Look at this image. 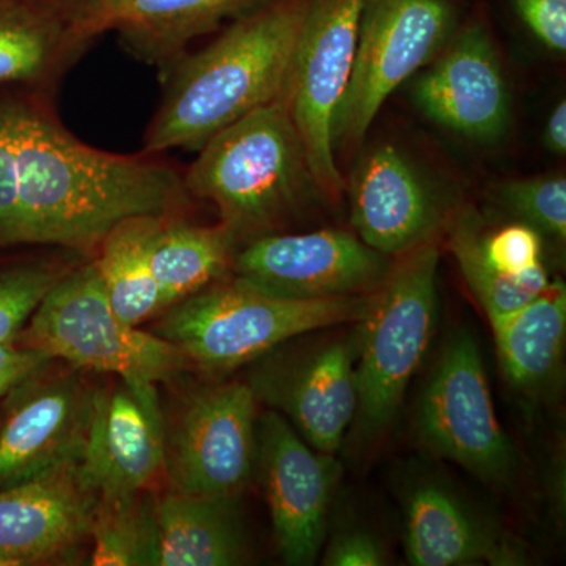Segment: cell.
<instances>
[{"label": "cell", "mask_w": 566, "mask_h": 566, "mask_svg": "<svg viewBox=\"0 0 566 566\" xmlns=\"http://www.w3.org/2000/svg\"><path fill=\"white\" fill-rule=\"evenodd\" d=\"M20 244L92 249L125 219L180 200L174 170L81 144L39 112L14 106Z\"/></svg>", "instance_id": "1"}, {"label": "cell", "mask_w": 566, "mask_h": 566, "mask_svg": "<svg viewBox=\"0 0 566 566\" xmlns=\"http://www.w3.org/2000/svg\"><path fill=\"white\" fill-rule=\"evenodd\" d=\"M308 6L311 0H268L210 46L178 59L164 73L167 88L145 150H200L223 128L283 95Z\"/></svg>", "instance_id": "2"}, {"label": "cell", "mask_w": 566, "mask_h": 566, "mask_svg": "<svg viewBox=\"0 0 566 566\" xmlns=\"http://www.w3.org/2000/svg\"><path fill=\"white\" fill-rule=\"evenodd\" d=\"M185 189L211 200L237 241L270 234L303 210L319 191L286 91L212 136L188 170Z\"/></svg>", "instance_id": "3"}, {"label": "cell", "mask_w": 566, "mask_h": 566, "mask_svg": "<svg viewBox=\"0 0 566 566\" xmlns=\"http://www.w3.org/2000/svg\"><path fill=\"white\" fill-rule=\"evenodd\" d=\"M367 296L285 300L233 279L167 307L155 334L208 374H227L300 335L359 322Z\"/></svg>", "instance_id": "4"}, {"label": "cell", "mask_w": 566, "mask_h": 566, "mask_svg": "<svg viewBox=\"0 0 566 566\" xmlns=\"http://www.w3.org/2000/svg\"><path fill=\"white\" fill-rule=\"evenodd\" d=\"M438 264L434 238L397 256L385 281L368 293L356 356L357 444H370L385 433L422 364L438 315Z\"/></svg>", "instance_id": "5"}, {"label": "cell", "mask_w": 566, "mask_h": 566, "mask_svg": "<svg viewBox=\"0 0 566 566\" xmlns=\"http://www.w3.org/2000/svg\"><path fill=\"white\" fill-rule=\"evenodd\" d=\"M24 344L77 370L112 374L133 382L170 381L189 365L166 338L123 322L111 307L96 263L63 274L24 331Z\"/></svg>", "instance_id": "6"}, {"label": "cell", "mask_w": 566, "mask_h": 566, "mask_svg": "<svg viewBox=\"0 0 566 566\" xmlns=\"http://www.w3.org/2000/svg\"><path fill=\"white\" fill-rule=\"evenodd\" d=\"M450 0H364L352 80L334 123L335 147H357L387 98L446 46Z\"/></svg>", "instance_id": "7"}, {"label": "cell", "mask_w": 566, "mask_h": 566, "mask_svg": "<svg viewBox=\"0 0 566 566\" xmlns=\"http://www.w3.org/2000/svg\"><path fill=\"white\" fill-rule=\"evenodd\" d=\"M424 449L494 486L516 475V453L495 416L475 338L458 331L447 342L428 379L416 416Z\"/></svg>", "instance_id": "8"}, {"label": "cell", "mask_w": 566, "mask_h": 566, "mask_svg": "<svg viewBox=\"0 0 566 566\" xmlns=\"http://www.w3.org/2000/svg\"><path fill=\"white\" fill-rule=\"evenodd\" d=\"M364 0H311L297 36L286 99L316 188L345 191L335 163L334 123L352 80Z\"/></svg>", "instance_id": "9"}, {"label": "cell", "mask_w": 566, "mask_h": 566, "mask_svg": "<svg viewBox=\"0 0 566 566\" xmlns=\"http://www.w3.org/2000/svg\"><path fill=\"white\" fill-rule=\"evenodd\" d=\"M256 398L248 382L205 387L166 430L164 471L174 490L203 497H238L256 458Z\"/></svg>", "instance_id": "10"}, {"label": "cell", "mask_w": 566, "mask_h": 566, "mask_svg": "<svg viewBox=\"0 0 566 566\" xmlns=\"http://www.w3.org/2000/svg\"><path fill=\"white\" fill-rule=\"evenodd\" d=\"M234 279L252 289L314 301L360 296L385 281L392 262L344 230L263 234L233 256Z\"/></svg>", "instance_id": "11"}, {"label": "cell", "mask_w": 566, "mask_h": 566, "mask_svg": "<svg viewBox=\"0 0 566 566\" xmlns=\"http://www.w3.org/2000/svg\"><path fill=\"white\" fill-rule=\"evenodd\" d=\"M275 542L286 565L318 560L340 464L307 444L274 409L256 420V458Z\"/></svg>", "instance_id": "12"}, {"label": "cell", "mask_w": 566, "mask_h": 566, "mask_svg": "<svg viewBox=\"0 0 566 566\" xmlns=\"http://www.w3.org/2000/svg\"><path fill=\"white\" fill-rule=\"evenodd\" d=\"M357 344L329 342L303 353H268L248 385L308 446L334 453L357 409Z\"/></svg>", "instance_id": "13"}, {"label": "cell", "mask_w": 566, "mask_h": 566, "mask_svg": "<svg viewBox=\"0 0 566 566\" xmlns=\"http://www.w3.org/2000/svg\"><path fill=\"white\" fill-rule=\"evenodd\" d=\"M166 430L156 385L118 378L93 390L81 482L98 497L147 490L164 469Z\"/></svg>", "instance_id": "14"}, {"label": "cell", "mask_w": 566, "mask_h": 566, "mask_svg": "<svg viewBox=\"0 0 566 566\" xmlns=\"http://www.w3.org/2000/svg\"><path fill=\"white\" fill-rule=\"evenodd\" d=\"M70 51L115 32L137 61L166 73L192 40L268 0H54Z\"/></svg>", "instance_id": "15"}, {"label": "cell", "mask_w": 566, "mask_h": 566, "mask_svg": "<svg viewBox=\"0 0 566 566\" xmlns=\"http://www.w3.org/2000/svg\"><path fill=\"white\" fill-rule=\"evenodd\" d=\"M441 57L415 87L417 106L461 136L497 142L509 132L512 98L497 51L482 21L450 36Z\"/></svg>", "instance_id": "16"}, {"label": "cell", "mask_w": 566, "mask_h": 566, "mask_svg": "<svg viewBox=\"0 0 566 566\" xmlns=\"http://www.w3.org/2000/svg\"><path fill=\"white\" fill-rule=\"evenodd\" d=\"M39 376L21 386L0 427V490L81 460L93 389L76 374Z\"/></svg>", "instance_id": "17"}, {"label": "cell", "mask_w": 566, "mask_h": 566, "mask_svg": "<svg viewBox=\"0 0 566 566\" xmlns=\"http://www.w3.org/2000/svg\"><path fill=\"white\" fill-rule=\"evenodd\" d=\"M349 199L357 237L387 256L434 240L446 222L434 193L394 145H378L363 156L349 181Z\"/></svg>", "instance_id": "18"}, {"label": "cell", "mask_w": 566, "mask_h": 566, "mask_svg": "<svg viewBox=\"0 0 566 566\" xmlns=\"http://www.w3.org/2000/svg\"><path fill=\"white\" fill-rule=\"evenodd\" d=\"M98 495L76 464L0 490V565L40 564L66 556L91 536Z\"/></svg>", "instance_id": "19"}, {"label": "cell", "mask_w": 566, "mask_h": 566, "mask_svg": "<svg viewBox=\"0 0 566 566\" xmlns=\"http://www.w3.org/2000/svg\"><path fill=\"white\" fill-rule=\"evenodd\" d=\"M405 553L416 566L523 564L509 536L436 479L417 480L406 493Z\"/></svg>", "instance_id": "20"}, {"label": "cell", "mask_w": 566, "mask_h": 566, "mask_svg": "<svg viewBox=\"0 0 566 566\" xmlns=\"http://www.w3.org/2000/svg\"><path fill=\"white\" fill-rule=\"evenodd\" d=\"M238 497L169 491L158 497V566L243 564L245 536Z\"/></svg>", "instance_id": "21"}, {"label": "cell", "mask_w": 566, "mask_h": 566, "mask_svg": "<svg viewBox=\"0 0 566 566\" xmlns=\"http://www.w3.org/2000/svg\"><path fill=\"white\" fill-rule=\"evenodd\" d=\"M491 327L510 385L526 394L546 389L564 360L565 283L551 282L531 303L494 319Z\"/></svg>", "instance_id": "22"}, {"label": "cell", "mask_w": 566, "mask_h": 566, "mask_svg": "<svg viewBox=\"0 0 566 566\" xmlns=\"http://www.w3.org/2000/svg\"><path fill=\"white\" fill-rule=\"evenodd\" d=\"M163 216H134L118 222L102 241L95 260L111 307L123 322L139 326L163 311L151 268V245Z\"/></svg>", "instance_id": "23"}, {"label": "cell", "mask_w": 566, "mask_h": 566, "mask_svg": "<svg viewBox=\"0 0 566 566\" xmlns=\"http://www.w3.org/2000/svg\"><path fill=\"white\" fill-rule=\"evenodd\" d=\"M237 238L223 223L216 227L164 223L151 245V268L163 308L207 289L233 262Z\"/></svg>", "instance_id": "24"}, {"label": "cell", "mask_w": 566, "mask_h": 566, "mask_svg": "<svg viewBox=\"0 0 566 566\" xmlns=\"http://www.w3.org/2000/svg\"><path fill=\"white\" fill-rule=\"evenodd\" d=\"M88 538L95 566H158V497L142 490L96 499Z\"/></svg>", "instance_id": "25"}, {"label": "cell", "mask_w": 566, "mask_h": 566, "mask_svg": "<svg viewBox=\"0 0 566 566\" xmlns=\"http://www.w3.org/2000/svg\"><path fill=\"white\" fill-rule=\"evenodd\" d=\"M66 51L65 25L55 9L0 0V82L36 80Z\"/></svg>", "instance_id": "26"}, {"label": "cell", "mask_w": 566, "mask_h": 566, "mask_svg": "<svg viewBox=\"0 0 566 566\" xmlns=\"http://www.w3.org/2000/svg\"><path fill=\"white\" fill-rule=\"evenodd\" d=\"M449 245L469 290L482 305L490 323L524 307L551 283L545 266L523 277H510L493 270L483 259L480 230L471 219H455L450 227Z\"/></svg>", "instance_id": "27"}, {"label": "cell", "mask_w": 566, "mask_h": 566, "mask_svg": "<svg viewBox=\"0 0 566 566\" xmlns=\"http://www.w3.org/2000/svg\"><path fill=\"white\" fill-rule=\"evenodd\" d=\"M502 203L539 234L565 243L566 180L562 175H542L506 181L499 188Z\"/></svg>", "instance_id": "28"}, {"label": "cell", "mask_w": 566, "mask_h": 566, "mask_svg": "<svg viewBox=\"0 0 566 566\" xmlns=\"http://www.w3.org/2000/svg\"><path fill=\"white\" fill-rule=\"evenodd\" d=\"M51 264H22L0 271V342L17 340L43 297L62 277Z\"/></svg>", "instance_id": "29"}, {"label": "cell", "mask_w": 566, "mask_h": 566, "mask_svg": "<svg viewBox=\"0 0 566 566\" xmlns=\"http://www.w3.org/2000/svg\"><path fill=\"white\" fill-rule=\"evenodd\" d=\"M480 249L493 270L510 277H523L543 266L542 234L527 223H512L494 233H480Z\"/></svg>", "instance_id": "30"}, {"label": "cell", "mask_w": 566, "mask_h": 566, "mask_svg": "<svg viewBox=\"0 0 566 566\" xmlns=\"http://www.w3.org/2000/svg\"><path fill=\"white\" fill-rule=\"evenodd\" d=\"M0 244H20L14 106L0 107Z\"/></svg>", "instance_id": "31"}, {"label": "cell", "mask_w": 566, "mask_h": 566, "mask_svg": "<svg viewBox=\"0 0 566 566\" xmlns=\"http://www.w3.org/2000/svg\"><path fill=\"white\" fill-rule=\"evenodd\" d=\"M517 17L547 50L566 52V0H512Z\"/></svg>", "instance_id": "32"}, {"label": "cell", "mask_w": 566, "mask_h": 566, "mask_svg": "<svg viewBox=\"0 0 566 566\" xmlns=\"http://www.w3.org/2000/svg\"><path fill=\"white\" fill-rule=\"evenodd\" d=\"M387 564L386 547L364 528H345L333 536L323 565L327 566H381Z\"/></svg>", "instance_id": "33"}, {"label": "cell", "mask_w": 566, "mask_h": 566, "mask_svg": "<svg viewBox=\"0 0 566 566\" xmlns=\"http://www.w3.org/2000/svg\"><path fill=\"white\" fill-rule=\"evenodd\" d=\"M51 357L17 340L0 342V397L14 392L51 364Z\"/></svg>", "instance_id": "34"}, {"label": "cell", "mask_w": 566, "mask_h": 566, "mask_svg": "<svg viewBox=\"0 0 566 566\" xmlns=\"http://www.w3.org/2000/svg\"><path fill=\"white\" fill-rule=\"evenodd\" d=\"M547 150L557 156L566 153V103L560 102L551 112L547 118L545 136H543Z\"/></svg>", "instance_id": "35"}, {"label": "cell", "mask_w": 566, "mask_h": 566, "mask_svg": "<svg viewBox=\"0 0 566 566\" xmlns=\"http://www.w3.org/2000/svg\"><path fill=\"white\" fill-rule=\"evenodd\" d=\"M0 566H2V565H0Z\"/></svg>", "instance_id": "36"}]
</instances>
